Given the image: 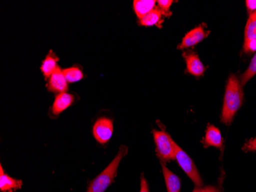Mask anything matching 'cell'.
I'll return each instance as SVG.
<instances>
[{"instance_id": "6da1fadb", "label": "cell", "mask_w": 256, "mask_h": 192, "mask_svg": "<svg viewBox=\"0 0 256 192\" xmlns=\"http://www.w3.org/2000/svg\"><path fill=\"white\" fill-rule=\"evenodd\" d=\"M243 92L242 85L236 76L231 75L227 82L224 96L221 121L224 124L230 125L236 112L242 105Z\"/></svg>"}, {"instance_id": "7a4b0ae2", "label": "cell", "mask_w": 256, "mask_h": 192, "mask_svg": "<svg viewBox=\"0 0 256 192\" xmlns=\"http://www.w3.org/2000/svg\"><path fill=\"white\" fill-rule=\"evenodd\" d=\"M128 152V147L125 145L120 146L118 153L115 156L113 161L98 176L90 181L87 192L106 191V189L114 181V178L117 176L119 164Z\"/></svg>"}, {"instance_id": "3957f363", "label": "cell", "mask_w": 256, "mask_h": 192, "mask_svg": "<svg viewBox=\"0 0 256 192\" xmlns=\"http://www.w3.org/2000/svg\"><path fill=\"white\" fill-rule=\"evenodd\" d=\"M153 135L156 144V151L161 162H166L175 159L174 140L162 128L161 131L153 130Z\"/></svg>"}, {"instance_id": "277c9868", "label": "cell", "mask_w": 256, "mask_h": 192, "mask_svg": "<svg viewBox=\"0 0 256 192\" xmlns=\"http://www.w3.org/2000/svg\"><path fill=\"white\" fill-rule=\"evenodd\" d=\"M174 151H175V159L184 172L188 174V177L194 181L196 187H202V181L200 175L199 171L197 170L190 157L180 147L178 146L175 141H174Z\"/></svg>"}, {"instance_id": "5b68a950", "label": "cell", "mask_w": 256, "mask_h": 192, "mask_svg": "<svg viewBox=\"0 0 256 192\" xmlns=\"http://www.w3.org/2000/svg\"><path fill=\"white\" fill-rule=\"evenodd\" d=\"M113 121L106 117L98 119L93 127L94 138L102 145H104L110 141L113 135Z\"/></svg>"}, {"instance_id": "8992f818", "label": "cell", "mask_w": 256, "mask_h": 192, "mask_svg": "<svg viewBox=\"0 0 256 192\" xmlns=\"http://www.w3.org/2000/svg\"><path fill=\"white\" fill-rule=\"evenodd\" d=\"M210 32H206L204 27H199L190 31L182 39V43L178 46L179 50H184L196 46L206 38Z\"/></svg>"}, {"instance_id": "52a82bcc", "label": "cell", "mask_w": 256, "mask_h": 192, "mask_svg": "<svg viewBox=\"0 0 256 192\" xmlns=\"http://www.w3.org/2000/svg\"><path fill=\"white\" fill-rule=\"evenodd\" d=\"M182 56L186 63V70L190 74L196 77L204 75L206 68L197 54L192 51H186L182 53Z\"/></svg>"}, {"instance_id": "ba28073f", "label": "cell", "mask_w": 256, "mask_h": 192, "mask_svg": "<svg viewBox=\"0 0 256 192\" xmlns=\"http://www.w3.org/2000/svg\"><path fill=\"white\" fill-rule=\"evenodd\" d=\"M68 88V82L64 77L63 71L58 67L48 79L47 89L48 92L60 94L67 92Z\"/></svg>"}, {"instance_id": "9c48e42d", "label": "cell", "mask_w": 256, "mask_h": 192, "mask_svg": "<svg viewBox=\"0 0 256 192\" xmlns=\"http://www.w3.org/2000/svg\"><path fill=\"white\" fill-rule=\"evenodd\" d=\"M170 16H171V14H166L160 10L158 7H156L153 11H151L148 15L139 20V24L142 27H149L156 26L160 28L161 24L164 21V18Z\"/></svg>"}, {"instance_id": "30bf717a", "label": "cell", "mask_w": 256, "mask_h": 192, "mask_svg": "<svg viewBox=\"0 0 256 192\" xmlns=\"http://www.w3.org/2000/svg\"><path fill=\"white\" fill-rule=\"evenodd\" d=\"M74 100V96L68 92L58 94L52 107V112L53 115H58L62 113L72 105Z\"/></svg>"}, {"instance_id": "8fae6325", "label": "cell", "mask_w": 256, "mask_h": 192, "mask_svg": "<svg viewBox=\"0 0 256 192\" xmlns=\"http://www.w3.org/2000/svg\"><path fill=\"white\" fill-rule=\"evenodd\" d=\"M22 181L8 176L4 171L2 164L0 165V190L2 192H12L21 188Z\"/></svg>"}, {"instance_id": "7c38bea8", "label": "cell", "mask_w": 256, "mask_h": 192, "mask_svg": "<svg viewBox=\"0 0 256 192\" xmlns=\"http://www.w3.org/2000/svg\"><path fill=\"white\" fill-rule=\"evenodd\" d=\"M204 142L206 147L214 146L216 148H222V138L220 129L214 125H208L206 131Z\"/></svg>"}, {"instance_id": "4fadbf2b", "label": "cell", "mask_w": 256, "mask_h": 192, "mask_svg": "<svg viewBox=\"0 0 256 192\" xmlns=\"http://www.w3.org/2000/svg\"><path fill=\"white\" fill-rule=\"evenodd\" d=\"M162 174L164 177L166 188L168 192H180V179L178 176L168 169L165 163L161 162Z\"/></svg>"}, {"instance_id": "5bb4252c", "label": "cell", "mask_w": 256, "mask_h": 192, "mask_svg": "<svg viewBox=\"0 0 256 192\" xmlns=\"http://www.w3.org/2000/svg\"><path fill=\"white\" fill-rule=\"evenodd\" d=\"M156 1L154 0H134V10L139 20L153 11L156 7Z\"/></svg>"}, {"instance_id": "9a60e30c", "label": "cell", "mask_w": 256, "mask_h": 192, "mask_svg": "<svg viewBox=\"0 0 256 192\" xmlns=\"http://www.w3.org/2000/svg\"><path fill=\"white\" fill-rule=\"evenodd\" d=\"M58 58L56 57L52 53L46 56V59L43 60L41 71L46 79H50V76L57 70L58 68L60 67L58 66Z\"/></svg>"}, {"instance_id": "2e32d148", "label": "cell", "mask_w": 256, "mask_h": 192, "mask_svg": "<svg viewBox=\"0 0 256 192\" xmlns=\"http://www.w3.org/2000/svg\"><path fill=\"white\" fill-rule=\"evenodd\" d=\"M62 71L68 83H74V82L82 80L84 78L82 71L78 66L68 68V69H63Z\"/></svg>"}, {"instance_id": "e0dca14e", "label": "cell", "mask_w": 256, "mask_h": 192, "mask_svg": "<svg viewBox=\"0 0 256 192\" xmlns=\"http://www.w3.org/2000/svg\"><path fill=\"white\" fill-rule=\"evenodd\" d=\"M256 40V11L250 14L245 30V40Z\"/></svg>"}, {"instance_id": "ac0fdd59", "label": "cell", "mask_w": 256, "mask_h": 192, "mask_svg": "<svg viewBox=\"0 0 256 192\" xmlns=\"http://www.w3.org/2000/svg\"><path fill=\"white\" fill-rule=\"evenodd\" d=\"M256 75V54L252 59L250 66L246 69L245 73H243L241 77V85L244 86L253 76Z\"/></svg>"}, {"instance_id": "d6986e66", "label": "cell", "mask_w": 256, "mask_h": 192, "mask_svg": "<svg viewBox=\"0 0 256 192\" xmlns=\"http://www.w3.org/2000/svg\"><path fill=\"white\" fill-rule=\"evenodd\" d=\"M156 3H158V8L160 10L164 12L166 14H171V12H170V8L172 6L174 1L172 0H159V1H156Z\"/></svg>"}, {"instance_id": "ffe728a7", "label": "cell", "mask_w": 256, "mask_h": 192, "mask_svg": "<svg viewBox=\"0 0 256 192\" xmlns=\"http://www.w3.org/2000/svg\"><path fill=\"white\" fill-rule=\"evenodd\" d=\"M243 49L246 53L256 52V40H245Z\"/></svg>"}, {"instance_id": "44dd1931", "label": "cell", "mask_w": 256, "mask_h": 192, "mask_svg": "<svg viewBox=\"0 0 256 192\" xmlns=\"http://www.w3.org/2000/svg\"><path fill=\"white\" fill-rule=\"evenodd\" d=\"M243 151H256V137L252 139L248 140L242 148Z\"/></svg>"}, {"instance_id": "7402d4cb", "label": "cell", "mask_w": 256, "mask_h": 192, "mask_svg": "<svg viewBox=\"0 0 256 192\" xmlns=\"http://www.w3.org/2000/svg\"><path fill=\"white\" fill-rule=\"evenodd\" d=\"M192 192H220L218 189L212 186L205 187H196Z\"/></svg>"}, {"instance_id": "603a6c76", "label": "cell", "mask_w": 256, "mask_h": 192, "mask_svg": "<svg viewBox=\"0 0 256 192\" xmlns=\"http://www.w3.org/2000/svg\"><path fill=\"white\" fill-rule=\"evenodd\" d=\"M246 3L247 10L250 14L256 11V0H247Z\"/></svg>"}, {"instance_id": "cb8c5ba5", "label": "cell", "mask_w": 256, "mask_h": 192, "mask_svg": "<svg viewBox=\"0 0 256 192\" xmlns=\"http://www.w3.org/2000/svg\"><path fill=\"white\" fill-rule=\"evenodd\" d=\"M140 192H150L148 187V181L145 178L144 174L142 175V181H140Z\"/></svg>"}, {"instance_id": "d4e9b609", "label": "cell", "mask_w": 256, "mask_h": 192, "mask_svg": "<svg viewBox=\"0 0 256 192\" xmlns=\"http://www.w3.org/2000/svg\"><path fill=\"white\" fill-rule=\"evenodd\" d=\"M220 192H221V191H220Z\"/></svg>"}]
</instances>
